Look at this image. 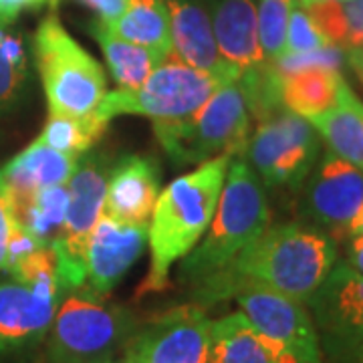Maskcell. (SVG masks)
I'll list each match as a JSON object with an SVG mask.
<instances>
[{"label":"cell","mask_w":363,"mask_h":363,"mask_svg":"<svg viewBox=\"0 0 363 363\" xmlns=\"http://www.w3.org/2000/svg\"><path fill=\"white\" fill-rule=\"evenodd\" d=\"M325 341L363 335V274L341 262L307 301Z\"/></svg>","instance_id":"14"},{"label":"cell","mask_w":363,"mask_h":363,"mask_svg":"<svg viewBox=\"0 0 363 363\" xmlns=\"http://www.w3.org/2000/svg\"><path fill=\"white\" fill-rule=\"evenodd\" d=\"M55 4L57 0H0V18L4 21H14L21 11L30 9V6H39V4Z\"/></svg>","instance_id":"37"},{"label":"cell","mask_w":363,"mask_h":363,"mask_svg":"<svg viewBox=\"0 0 363 363\" xmlns=\"http://www.w3.org/2000/svg\"><path fill=\"white\" fill-rule=\"evenodd\" d=\"M105 363H123V362H113V359H111V362H105Z\"/></svg>","instance_id":"43"},{"label":"cell","mask_w":363,"mask_h":363,"mask_svg":"<svg viewBox=\"0 0 363 363\" xmlns=\"http://www.w3.org/2000/svg\"><path fill=\"white\" fill-rule=\"evenodd\" d=\"M323 347L337 363H363V335L341 341H325Z\"/></svg>","instance_id":"34"},{"label":"cell","mask_w":363,"mask_h":363,"mask_svg":"<svg viewBox=\"0 0 363 363\" xmlns=\"http://www.w3.org/2000/svg\"><path fill=\"white\" fill-rule=\"evenodd\" d=\"M345 59L351 65V69L357 73V77L363 81V43L355 45V47H350L345 49Z\"/></svg>","instance_id":"39"},{"label":"cell","mask_w":363,"mask_h":363,"mask_svg":"<svg viewBox=\"0 0 363 363\" xmlns=\"http://www.w3.org/2000/svg\"><path fill=\"white\" fill-rule=\"evenodd\" d=\"M226 85L218 77L186 65L174 52L133 91L107 93L97 113L111 121L116 116H145L154 123L178 121L194 113L216 89Z\"/></svg>","instance_id":"7"},{"label":"cell","mask_w":363,"mask_h":363,"mask_svg":"<svg viewBox=\"0 0 363 363\" xmlns=\"http://www.w3.org/2000/svg\"><path fill=\"white\" fill-rule=\"evenodd\" d=\"M337 262V247L321 230L297 222L271 226L228 269L202 285L206 301L233 295L240 281L259 283L307 305Z\"/></svg>","instance_id":"1"},{"label":"cell","mask_w":363,"mask_h":363,"mask_svg":"<svg viewBox=\"0 0 363 363\" xmlns=\"http://www.w3.org/2000/svg\"><path fill=\"white\" fill-rule=\"evenodd\" d=\"M79 157L59 152L37 138L0 169L13 196L33 194L51 186H67L77 169Z\"/></svg>","instance_id":"19"},{"label":"cell","mask_w":363,"mask_h":363,"mask_svg":"<svg viewBox=\"0 0 363 363\" xmlns=\"http://www.w3.org/2000/svg\"><path fill=\"white\" fill-rule=\"evenodd\" d=\"M147 242V224H125L101 214L91 233L85 271L89 291L104 297L142 257Z\"/></svg>","instance_id":"13"},{"label":"cell","mask_w":363,"mask_h":363,"mask_svg":"<svg viewBox=\"0 0 363 363\" xmlns=\"http://www.w3.org/2000/svg\"><path fill=\"white\" fill-rule=\"evenodd\" d=\"M307 14L313 18V23L325 35V39L331 45H337L347 49L350 45V25L343 2L333 0H313L307 6H303Z\"/></svg>","instance_id":"31"},{"label":"cell","mask_w":363,"mask_h":363,"mask_svg":"<svg viewBox=\"0 0 363 363\" xmlns=\"http://www.w3.org/2000/svg\"><path fill=\"white\" fill-rule=\"evenodd\" d=\"M309 176L307 214L329 230L347 233L363 206V169L329 152Z\"/></svg>","instance_id":"12"},{"label":"cell","mask_w":363,"mask_h":363,"mask_svg":"<svg viewBox=\"0 0 363 363\" xmlns=\"http://www.w3.org/2000/svg\"><path fill=\"white\" fill-rule=\"evenodd\" d=\"M89 30L93 39L104 49L105 61L109 65L113 81L121 87V91H133L142 87L143 81L166 59L152 49L119 39L101 21H93Z\"/></svg>","instance_id":"22"},{"label":"cell","mask_w":363,"mask_h":363,"mask_svg":"<svg viewBox=\"0 0 363 363\" xmlns=\"http://www.w3.org/2000/svg\"><path fill=\"white\" fill-rule=\"evenodd\" d=\"M210 23L224 61L240 71L267 63L260 49L255 0H216Z\"/></svg>","instance_id":"18"},{"label":"cell","mask_w":363,"mask_h":363,"mask_svg":"<svg viewBox=\"0 0 363 363\" xmlns=\"http://www.w3.org/2000/svg\"><path fill=\"white\" fill-rule=\"evenodd\" d=\"M81 2H85L91 11H95L97 21H101L107 26L113 25L128 6V0H81Z\"/></svg>","instance_id":"35"},{"label":"cell","mask_w":363,"mask_h":363,"mask_svg":"<svg viewBox=\"0 0 363 363\" xmlns=\"http://www.w3.org/2000/svg\"><path fill=\"white\" fill-rule=\"evenodd\" d=\"M14 206L11 188L0 174V269H6V259H9V240L14 230Z\"/></svg>","instance_id":"33"},{"label":"cell","mask_w":363,"mask_h":363,"mask_svg":"<svg viewBox=\"0 0 363 363\" xmlns=\"http://www.w3.org/2000/svg\"><path fill=\"white\" fill-rule=\"evenodd\" d=\"M14 281H21L28 286H35L47 293L61 295L59 277H57V255L52 247H37L23 255L6 267Z\"/></svg>","instance_id":"29"},{"label":"cell","mask_w":363,"mask_h":363,"mask_svg":"<svg viewBox=\"0 0 363 363\" xmlns=\"http://www.w3.org/2000/svg\"><path fill=\"white\" fill-rule=\"evenodd\" d=\"M206 363H274L242 313L210 323Z\"/></svg>","instance_id":"24"},{"label":"cell","mask_w":363,"mask_h":363,"mask_svg":"<svg viewBox=\"0 0 363 363\" xmlns=\"http://www.w3.org/2000/svg\"><path fill=\"white\" fill-rule=\"evenodd\" d=\"M33 47L49 116H93L107 95L104 67L67 33L57 14L40 21Z\"/></svg>","instance_id":"4"},{"label":"cell","mask_w":363,"mask_h":363,"mask_svg":"<svg viewBox=\"0 0 363 363\" xmlns=\"http://www.w3.org/2000/svg\"><path fill=\"white\" fill-rule=\"evenodd\" d=\"M109 168L97 156L79 160L77 169L67 184L69 202H67L65 220L59 238L52 242L57 255V277L61 291L81 289L87 281L85 255L91 233L101 218L107 196Z\"/></svg>","instance_id":"10"},{"label":"cell","mask_w":363,"mask_h":363,"mask_svg":"<svg viewBox=\"0 0 363 363\" xmlns=\"http://www.w3.org/2000/svg\"><path fill=\"white\" fill-rule=\"evenodd\" d=\"M293 4V0H259L257 4L260 49L267 63H277L285 55L289 14Z\"/></svg>","instance_id":"28"},{"label":"cell","mask_w":363,"mask_h":363,"mask_svg":"<svg viewBox=\"0 0 363 363\" xmlns=\"http://www.w3.org/2000/svg\"><path fill=\"white\" fill-rule=\"evenodd\" d=\"M236 156L220 154L166 186L147 224L152 264L140 286V297L168 286L169 269L188 257L206 234L218 206L222 186Z\"/></svg>","instance_id":"2"},{"label":"cell","mask_w":363,"mask_h":363,"mask_svg":"<svg viewBox=\"0 0 363 363\" xmlns=\"http://www.w3.org/2000/svg\"><path fill=\"white\" fill-rule=\"evenodd\" d=\"M210 319L198 305H182L135 327L123 363H206Z\"/></svg>","instance_id":"11"},{"label":"cell","mask_w":363,"mask_h":363,"mask_svg":"<svg viewBox=\"0 0 363 363\" xmlns=\"http://www.w3.org/2000/svg\"><path fill=\"white\" fill-rule=\"evenodd\" d=\"M138 327L131 313L107 303L93 291L69 295L51 323L52 363H105Z\"/></svg>","instance_id":"6"},{"label":"cell","mask_w":363,"mask_h":363,"mask_svg":"<svg viewBox=\"0 0 363 363\" xmlns=\"http://www.w3.org/2000/svg\"><path fill=\"white\" fill-rule=\"evenodd\" d=\"M345 16H347V25H350V47H355L363 43V0H350L343 2Z\"/></svg>","instance_id":"36"},{"label":"cell","mask_w":363,"mask_h":363,"mask_svg":"<svg viewBox=\"0 0 363 363\" xmlns=\"http://www.w3.org/2000/svg\"><path fill=\"white\" fill-rule=\"evenodd\" d=\"M107 28L119 39L152 49L162 57L174 52L168 0H128L123 14Z\"/></svg>","instance_id":"21"},{"label":"cell","mask_w":363,"mask_h":363,"mask_svg":"<svg viewBox=\"0 0 363 363\" xmlns=\"http://www.w3.org/2000/svg\"><path fill=\"white\" fill-rule=\"evenodd\" d=\"M345 49L337 45H329L325 49L311 52H298V55H283L277 63H272L281 75L301 73V71H337L345 63Z\"/></svg>","instance_id":"30"},{"label":"cell","mask_w":363,"mask_h":363,"mask_svg":"<svg viewBox=\"0 0 363 363\" xmlns=\"http://www.w3.org/2000/svg\"><path fill=\"white\" fill-rule=\"evenodd\" d=\"M343 81L345 79L337 71H301L281 75V104L286 111L305 119L319 116L337 104Z\"/></svg>","instance_id":"25"},{"label":"cell","mask_w":363,"mask_h":363,"mask_svg":"<svg viewBox=\"0 0 363 363\" xmlns=\"http://www.w3.org/2000/svg\"><path fill=\"white\" fill-rule=\"evenodd\" d=\"M57 293H47L21 281L0 283V353L39 341L51 329Z\"/></svg>","instance_id":"15"},{"label":"cell","mask_w":363,"mask_h":363,"mask_svg":"<svg viewBox=\"0 0 363 363\" xmlns=\"http://www.w3.org/2000/svg\"><path fill=\"white\" fill-rule=\"evenodd\" d=\"M329 145V152L363 169V104L343 81L337 104L307 119Z\"/></svg>","instance_id":"20"},{"label":"cell","mask_w":363,"mask_h":363,"mask_svg":"<svg viewBox=\"0 0 363 363\" xmlns=\"http://www.w3.org/2000/svg\"><path fill=\"white\" fill-rule=\"evenodd\" d=\"M168 6L174 55L186 65L206 71L224 83L238 81L242 71L224 61L206 11L188 0H168Z\"/></svg>","instance_id":"17"},{"label":"cell","mask_w":363,"mask_h":363,"mask_svg":"<svg viewBox=\"0 0 363 363\" xmlns=\"http://www.w3.org/2000/svg\"><path fill=\"white\" fill-rule=\"evenodd\" d=\"M69 190L67 186L43 188L33 194L13 196L14 220L43 247H52L65 220Z\"/></svg>","instance_id":"23"},{"label":"cell","mask_w":363,"mask_h":363,"mask_svg":"<svg viewBox=\"0 0 363 363\" xmlns=\"http://www.w3.org/2000/svg\"><path fill=\"white\" fill-rule=\"evenodd\" d=\"M347 264L351 269H355V271L363 274V236H353L351 238Z\"/></svg>","instance_id":"38"},{"label":"cell","mask_w":363,"mask_h":363,"mask_svg":"<svg viewBox=\"0 0 363 363\" xmlns=\"http://www.w3.org/2000/svg\"><path fill=\"white\" fill-rule=\"evenodd\" d=\"M271 224V210L259 176L247 160H233L206 238L188 255L184 272L202 285L228 269Z\"/></svg>","instance_id":"3"},{"label":"cell","mask_w":363,"mask_h":363,"mask_svg":"<svg viewBox=\"0 0 363 363\" xmlns=\"http://www.w3.org/2000/svg\"><path fill=\"white\" fill-rule=\"evenodd\" d=\"M347 234H350L351 238H353V236H363V206L362 210H359V214H357V216L353 218V222H351Z\"/></svg>","instance_id":"40"},{"label":"cell","mask_w":363,"mask_h":363,"mask_svg":"<svg viewBox=\"0 0 363 363\" xmlns=\"http://www.w3.org/2000/svg\"><path fill=\"white\" fill-rule=\"evenodd\" d=\"M319 135L305 117L279 111L259 121L248 138V166L271 188H297L309 178L319 157Z\"/></svg>","instance_id":"9"},{"label":"cell","mask_w":363,"mask_h":363,"mask_svg":"<svg viewBox=\"0 0 363 363\" xmlns=\"http://www.w3.org/2000/svg\"><path fill=\"white\" fill-rule=\"evenodd\" d=\"M107 125H109V121L104 119L97 111L93 116L83 117V119L49 116V121L39 138L59 152L81 157L85 152H89L93 143L99 142Z\"/></svg>","instance_id":"26"},{"label":"cell","mask_w":363,"mask_h":363,"mask_svg":"<svg viewBox=\"0 0 363 363\" xmlns=\"http://www.w3.org/2000/svg\"><path fill=\"white\" fill-rule=\"evenodd\" d=\"M293 2H295V4H298V6H307L311 0H293Z\"/></svg>","instance_id":"41"},{"label":"cell","mask_w":363,"mask_h":363,"mask_svg":"<svg viewBox=\"0 0 363 363\" xmlns=\"http://www.w3.org/2000/svg\"><path fill=\"white\" fill-rule=\"evenodd\" d=\"M162 194L160 166L145 156H125L109 172L104 214L125 224H150Z\"/></svg>","instance_id":"16"},{"label":"cell","mask_w":363,"mask_h":363,"mask_svg":"<svg viewBox=\"0 0 363 363\" xmlns=\"http://www.w3.org/2000/svg\"><path fill=\"white\" fill-rule=\"evenodd\" d=\"M157 140L176 164H204L220 154H245L250 113L238 81L216 89L184 119L154 123Z\"/></svg>","instance_id":"5"},{"label":"cell","mask_w":363,"mask_h":363,"mask_svg":"<svg viewBox=\"0 0 363 363\" xmlns=\"http://www.w3.org/2000/svg\"><path fill=\"white\" fill-rule=\"evenodd\" d=\"M233 295L274 363H321V339L303 303L250 281L236 283Z\"/></svg>","instance_id":"8"},{"label":"cell","mask_w":363,"mask_h":363,"mask_svg":"<svg viewBox=\"0 0 363 363\" xmlns=\"http://www.w3.org/2000/svg\"><path fill=\"white\" fill-rule=\"evenodd\" d=\"M13 21L0 18V109L16 101L26 79V52L23 39L11 30Z\"/></svg>","instance_id":"27"},{"label":"cell","mask_w":363,"mask_h":363,"mask_svg":"<svg viewBox=\"0 0 363 363\" xmlns=\"http://www.w3.org/2000/svg\"><path fill=\"white\" fill-rule=\"evenodd\" d=\"M331 43L325 39V35L313 23L307 11L298 4H293L289 14V28H286L285 55H298V52L319 51L329 47Z\"/></svg>","instance_id":"32"},{"label":"cell","mask_w":363,"mask_h":363,"mask_svg":"<svg viewBox=\"0 0 363 363\" xmlns=\"http://www.w3.org/2000/svg\"><path fill=\"white\" fill-rule=\"evenodd\" d=\"M313 2V0H311ZM333 2H350V0H333Z\"/></svg>","instance_id":"42"}]
</instances>
